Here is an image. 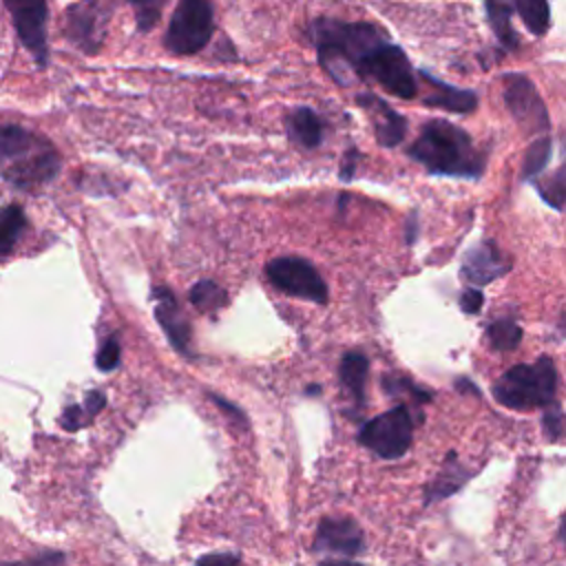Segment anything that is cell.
<instances>
[{
    "label": "cell",
    "mask_w": 566,
    "mask_h": 566,
    "mask_svg": "<svg viewBox=\"0 0 566 566\" xmlns=\"http://www.w3.org/2000/svg\"><path fill=\"white\" fill-rule=\"evenodd\" d=\"M473 475V471H469L455 455V451H449L442 469L438 471V475L427 484L424 489V504H433L438 500H447L449 495H453L460 486H464V482H469V478Z\"/></svg>",
    "instance_id": "17"
},
{
    "label": "cell",
    "mask_w": 566,
    "mask_h": 566,
    "mask_svg": "<svg viewBox=\"0 0 566 566\" xmlns=\"http://www.w3.org/2000/svg\"><path fill=\"white\" fill-rule=\"evenodd\" d=\"M551 159V139L548 137H539L535 139L526 155H524V164H522V177L524 179H531L535 177L537 172H542V168L548 164Z\"/></svg>",
    "instance_id": "26"
},
{
    "label": "cell",
    "mask_w": 566,
    "mask_h": 566,
    "mask_svg": "<svg viewBox=\"0 0 566 566\" xmlns=\"http://www.w3.org/2000/svg\"><path fill=\"white\" fill-rule=\"evenodd\" d=\"M195 566H239V557L232 553H210L199 557Z\"/></svg>",
    "instance_id": "34"
},
{
    "label": "cell",
    "mask_w": 566,
    "mask_h": 566,
    "mask_svg": "<svg viewBox=\"0 0 566 566\" xmlns=\"http://www.w3.org/2000/svg\"><path fill=\"white\" fill-rule=\"evenodd\" d=\"M513 7L531 33L542 35L548 29L551 9L546 0H513Z\"/></svg>",
    "instance_id": "22"
},
{
    "label": "cell",
    "mask_w": 566,
    "mask_h": 566,
    "mask_svg": "<svg viewBox=\"0 0 566 566\" xmlns=\"http://www.w3.org/2000/svg\"><path fill=\"white\" fill-rule=\"evenodd\" d=\"M60 155L53 144L22 126H0V175L15 188H35L60 172Z\"/></svg>",
    "instance_id": "3"
},
{
    "label": "cell",
    "mask_w": 566,
    "mask_h": 566,
    "mask_svg": "<svg viewBox=\"0 0 566 566\" xmlns=\"http://www.w3.org/2000/svg\"><path fill=\"white\" fill-rule=\"evenodd\" d=\"M356 161H358V150H356V148H349L347 155L343 157V164H340V179H343V181H349V179L354 177Z\"/></svg>",
    "instance_id": "35"
},
{
    "label": "cell",
    "mask_w": 566,
    "mask_h": 566,
    "mask_svg": "<svg viewBox=\"0 0 566 566\" xmlns=\"http://www.w3.org/2000/svg\"><path fill=\"white\" fill-rule=\"evenodd\" d=\"M108 20L111 7L106 0H80L66 11L64 33L80 51L93 55L104 42Z\"/></svg>",
    "instance_id": "9"
},
{
    "label": "cell",
    "mask_w": 566,
    "mask_h": 566,
    "mask_svg": "<svg viewBox=\"0 0 566 566\" xmlns=\"http://www.w3.org/2000/svg\"><path fill=\"white\" fill-rule=\"evenodd\" d=\"M511 270V259H506L491 241H482L471 248L462 261V276L473 285H486Z\"/></svg>",
    "instance_id": "14"
},
{
    "label": "cell",
    "mask_w": 566,
    "mask_h": 566,
    "mask_svg": "<svg viewBox=\"0 0 566 566\" xmlns=\"http://www.w3.org/2000/svg\"><path fill=\"white\" fill-rule=\"evenodd\" d=\"M95 365L102 371H113L119 365V340L115 336L104 340V345L99 347V352L95 356Z\"/></svg>",
    "instance_id": "30"
},
{
    "label": "cell",
    "mask_w": 566,
    "mask_h": 566,
    "mask_svg": "<svg viewBox=\"0 0 566 566\" xmlns=\"http://www.w3.org/2000/svg\"><path fill=\"white\" fill-rule=\"evenodd\" d=\"M559 535H562V542L566 546V515L562 517V524H559Z\"/></svg>",
    "instance_id": "38"
},
{
    "label": "cell",
    "mask_w": 566,
    "mask_h": 566,
    "mask_svg": "<svg viewBox=\"0 0 566 566\" xmlns=\"http://www.w3.org/2000/svg\"><path fill=\"white\" fill-rule=\"evenodd\" d=\"M265 274L274 287H279L290 296H298L318 305H325L329 298L327 283L323 281V276L316 272V268L310 261L301 256L272 259L265 265Z\"/></svg>",
    "instance_id": "8"
},
{
    "label": "cell",
    "mask_w": 566,
    "mask_h": 566,
    "mask_svg": "<svg viewBox=\"0 0 566 566\" xmlns=\"http://www.w3.org/2000/svg\"><path fill=\"white\" fill-rule=\"evenodd\" d=\"M358 77L374 80L387 93L402 97V99H411L418 93V80L413 75L409 57L405 55V51L400 46H396L391 42L382 44L378 51H374L367 57Z\"/></svg>",
    "instance_id": "7"
},
{
    "label": "cell",
    "mask_w": 566,
    "mask_h": 566,
    "mask_svg": "<svg viewBox=\"0 0 566 566\" xmlns=\"http://www.w3.org/2000/svg\"><path fill=\"white\" fill-rule=\"evenodd\" d=\"M413 438V420L407 405L367 420L358 431V442L382 460H396L407 453Z\"/></svg>",
    "instance_id": "5"
},
{
    "label": "cell",
    "mask_w": 566,
    "mask_h": 566,
    "mask_svg": "<svg viewBox=\"0 0 566 566\" xmlns=\"http://www.w3.org/2000/svg\"><path fill=\"white\" fill-rule=\"evenodd\" d=\"M318 566H363V564H356V562H349V559H325Z\"/></svg>",
    "instance_id": "37"
},
{
    "label": "cell",
    "mask_w": 566,
    "mask_h": 566,
    "mask_svg": "<svg viewBox=\"0 0 566 566\" xmlns=\"http://www.w3.org/2000/svg\"><path fill=\"white\" fill-rule=\"evenodd\" d=\"M310 35L321 66L338 84H349L358 77L367 57L389 42L376 24L343 22L334 18H318L310 22Z\"/></svg>",
    "instance_id": "1"
},
{
    "label": "cell",
    "mask_w": 566,
    "mask_h": 566,
    "mask_svg": "<svg viewBox=\"0 0 566 566\" xmlns=\"http://www.w3.org/2000/svg\"><path fill=\"white\" fill-rule=\"evenodd\" d=\"M24 228H27V217L20 206L0 208V259L11 254Z\"/></svg>",
    "instance_id": "20"
},
{
    "label": "cell",
    "mask_w": 566,
    "mask_h": 566,
    "mask_svg": "<svg viewBox=\"0 0 566 566\" xmlns=\"http://www.w3.org/2000/svg\"><path fill=\"white\" fill-rule=\"evenodd\" d=\"M407 153L431 175L478 179L484 166L471 137L444 119L427 122Z\"/></svg>",
    "instance_id": "2"
},
{
    "label": "cell",
    "mask_w": 566,
    "mask_h": 566,
    "mask_svg": "<svg viewBox=\"0 0 566 566\" xmlns=\"http://www.w3.org/2000/svg\"><path fill=\"white\" fill-rule=\"evenodd\" d=\"M91 420L88 411L84 409V405H71L64 409L62 413V427L69 431H75L80 427H86V422Z\"/></svg>",
    "instance_id": "31"
},
{
    "label": "cell",
    "mask_w": 566,
    "mask_h": 566,
    "mask_svg": "<svg viewBox=\"0 0 566 566\" xmlns=\"http://www.w3.org/2000/svg\"><path fill=\"white\" fill-rule=\"evenodd\" d=\"M486 338L495 352H511L522 340V327L513 318H497L486 327Z\"/></svg>",
    "instance_id": "23"
},
{
    "label": "cell",
    "mask_w": 566,
    "mask_h": 566,
    "mask_svg": "<svg viewBox=\"0 0 566 566\" xmlns=\"http://www.w3.org/2000/svg\"><path fill=\"white\" fill-rule=\"evenodd\" d=\"M537 192L539 197L555 210H564L566 206V164L555 168L548 177L537 181Z\"/></svg>",
    "instance_id": "24"
},
{
    "label": "cell",
    "mask_w": 566,
    "mask_h": 566,
    "mask_svg": "<svg viewBox=\"0 0 566 566\" xmlns=\"http://www.w3.org/2000/svg\"><path fill=\"white\" fill-rule=\"evenodd\" d=\"M513 9H515L513 0H486V15L491 22V29L497 35V40L502 42V46H506V49H513L517 42L513 27H511Z\"/></svg>",
    "instance_id": "21"
},
{
    "label": "cell",
    "mask_w": 566,
    "mask_h": 566,
    "mask_svg": "<svg viewBox=\"0 0 566 566\" xmlns=\"http://www.w3.org/2000/svg\"><path fill=\"white\" fill-rule=\"evenodd\" d=\"M190 303L201 310V312H214L219 310L223 303H226V292L221 285H217L214 281H199L190 287V294H188Z\"/></svg>",
    "instance_id": "25"
},
{
    "label": "cell",
    "mask_w": 566,
    "mask_h": 566,
    "mask_svg": "<svg viewBox=\"0 0 566 566\" xmlns=\"http://www.w3.org/2000/svg\"><path fill=\"white\" fill-rule=\"evenodd\" d=\"M382 387L389 396H400V394H407L416 405H424L431 400V391L429 389H422L418 385H413L409 378L405 376H396V374H389L382 378Z\"/></svg>",
    "instance_id": "27"
},
{
    "label": "cell",
    "mask_w": 566,
    "mask_h": 566,
    "mask_svg": "<svg viewBox=\"0 0 566 566\" xmlns=\"http://www.w3.org/2000/svg\"><path fill=\"white\" fill-rule=\"evenodd\" d=\"M365 548V535L352 517H325L321 520L314 537V551L358 555Z\"/></svg>",
    "instance_id": "12"
},
{
    "label": "cell",
    "mask_w": 566,
    "mask_h": 566,
    "mask_svg": "<svg viewBox=\"0 0 566 566\" xmlns=\"http://www.w3.org/2000/svg\"><path fill=\"white\" fill-rule=\"evenodd\" d=\"M106 405V396L102 391H88L84 398V409L88 411V416L93 418L97 411H102V407Z\"/></svg>",
    "instance_id": "36"
},
{
    "label": "cell",
    "mask_w": 566,
    "mask_h": 566,
    "mask_svg": "<svg viewBox=\"0 0 566 566\" xmlns=\"http://www.w3.org/2000/svg\"><path fill=\"white\" fill-rule=\"evenodd\" d=\"M367 371H369V360L363 352H347L340 358V367H338V376H340V385L345 387V391L354 398L356 407L365 405V382H367Z\"/></svg>",
    "instance_id": "19"
},
{
    "label": "cell",
    "mask_w": 566,
    "mask_h": 566,
    "mask_svg": "<svg viewBox=\"0 0 566 566\" xmlns=\"http://www.w3.org/2000/svg\"><path fill=\"white\" fill-rule=\"evenodd\" d=\"M542 424H544V436L555 442L562 438L564 433V411L557 407V405H548L546 411H544V418H542Z\"/></svg>",
    "instance_id": "29"
},
{
    "label": "cell",
    "mask_w": 566,
    "mask_h": 566,
    "mask_svg": "<svg viewBox=\"0 0 566 566\" xmlns=\"http://www.w3.org/2000/svg\"><path fill=\"white\" fill-rule=\"evenodd\" d=\"M420 77L427 80L429 93L422 97L427 106L451 111V113H473L478 106V95L473 91L455 88L451 84H444L442 80L433 77L427 71H420Z\"/></svg>",
    "instance_id": "16"
},
{
    "label": "cell",
    "mask_w": 566,
    "mask_h": 566,
    "mask_svg": "<svg viewBox=\"0 0 566 566\" xmlns=\"http://www.w3.org/2000/svg\"><path fill=\"white\" fill-rule=\"evenodd\" d=\"M4 7L11 13L15 33L22 46L35 57L40 66L49 60V44H46V20L49 7L46 0H4Z\"/></svg>",
    "instance_id": "10"
},
{
    "label": "cell",
    "mask_w": 566,
    "mask_h": 566,
    "mask_svg": "<svg viewBox=\"0 0 566 566\" xmlns=\"http://www.w3.org/2000/svg\"><path fill=\"white\" fill-rule=\"evenodd\" d=\"M358 104L374 119V130H376V139H378L380 146L394 148L402 142V137L407 133V122L385 99H380L374 93H360Z\"/></svg>",
    "instance_id": "15"
},
{
    "label": "cell",
    "mask_w": 566,
    "mask_h": 566,
    "mask_svg": "<svg viewBox=\"0 0 566 566\" xmlns=\"http://www.w3.org/2000/svg\"><path fill=\"white\" fill-rule=\"evenodd\" d=\"M504 102L513 119L526 133H546L548 130V113L535 88V84L526 75H506L504 82Z\"/></svg>",
    "instance_id": "11"
},
{
    "label": "cell",
    "mask_w": 566,
    "mask_h": 566,
    "mask_svg": "<svg viewBox=\"0 0 566 566\" xmlns=\"http://www.w3.org/2000/svg\"><path fill=\"white\" fill-rule=\"evenodd\" d=\"M64 562V555L57 553V551H46V553H40L35 557H29V559H20V562H4L0 566H60Z\"/></svg>",
    "instance_id": "32"
},
{
    "label": "cell",
    "mask_w": 566,
    "mask_h": 566,
    "mask_svg": "<svg viewBox=\"0 0 566 566\" xmlns=\"http://www.w3.org/2000/svg\"><path fill=\"white\" fill-rule=\"evenodd\" d=\"M285 126H287L290 139H294L303 148H316L323 142V122L307 106L294 108L287 115Z\"/></svg>",
    "instance_id": "18"
},
{
    "label": "cell",
    "mask_w": 566,
    "mask_h": 566,
    "mask_svg": "<svg viewBox=\"0 0 566 566\" xmlns=\"http://www.w3.org/2000/svg\"><path fill=\"white\" fill-rule=\"evenodd\" d=\"M135 7V22L139 31H148L157 24L166 0H128Z\"/></svg>",
    "instance_id": "28"
},
{
    "label": "cell",
    "mask_w": 566,
    "mask_h": 566,
    "mask_svg": "<svg viewBox=\"0 0 566 566\" xmlns=\"http://www.w3.org/2000/svg\"><path fill=\"white\" fill-rule=\"evenodd\" d=\"M482 303H484V296L478 287H467L460 296V305L467 314H478L482 310Z\"/></svg>",
    "instance_id": "33"
},
{
    "label": "cell",
    "mask_w": 566,
    "mask_h": 566,
    "mask_svg": "<svg viewBox=\"0 0 566 566\" xmlns=\"http://www.w3.org/2000/svg\"><path fill=\"white\" fill-rule=\"evenodd\" d=\"M153 305H155V318L161 325L168 340L172 343V347L179 354L190 356V323L181 314L175 294L168 287L157 285L153 290Z\"/></svg>",
    "instance_id": "13"
},
{
    "label": "cell",
    "mask_w": 566,
    "mask_h": 566,
    "mask_svg": "<svg viewBox=\"0 0 566 566\" xmlns=\"http://www.w3.org/2000/svg\"><path fill=\"white\" fill-rule=\"evenodd\" d=\"M214 31L212 7L208 0H179L166 31V46L177 55L201 51Z\"/></svg>",
    "instance_id": "6"
},
{
    "label": "cell",
    "mask_w": 566,
    "mask_h": 566,
    "mask_svg": "<svg viewBox=\"0 0 566 566\" xmlns=\"http://www.w3.org/2000/svg\"><path fill=\"white\" fill-rule=\"evenodd\" d=\"M557 371L548 356H539L535 363L515 365L506 369L493 385V398L509 409H535L548 407L555 398Z\"/></svg>",
    "instance_id": "4"
}]
</instances>
